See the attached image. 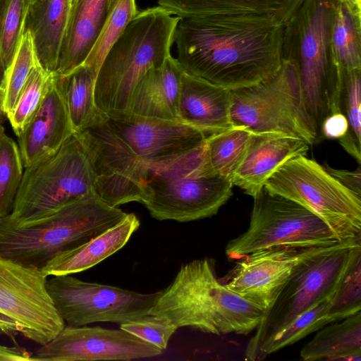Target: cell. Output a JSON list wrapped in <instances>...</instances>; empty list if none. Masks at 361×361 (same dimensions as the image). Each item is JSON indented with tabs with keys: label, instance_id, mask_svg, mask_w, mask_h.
<instances>
[{
	"label": "cell",
	"instance_id": "obj_1",
	"mask_svg": "<svg viewBox=\"0 0 361 361\" xmlns=\"http://www.w3.org/2000/svg\"><path fill=\"white\" fill-rule=\"evenodd\" d=\"M283 25L252 16L182 18L176 59L186 73L230 90L252 86L281 67Z\"/></svg>",
	"mask_w": 361,
	"mask_h": 361
},
{
	"label": "cell",
	"instance_id": "obj_2",
	"mask_svg": "<svg viewBox=\"0 0 361 361\" xmlns=\"http://www.w3.org/2000/svg\"><path fill=\"white\" fill-rule=\"evenodd\" d=\"M338 0H303L283 25L281 56L295 67L307 111L320 137L326 116L342 112V71L331 44Z\"/></svg>",
	"mask_w": 361,
	"mask_h": 361
},
{
	"label": "cell",
	"instance_id": "obj_3",
	"mask_svg": "<svg viewBox=\"0 0 361 361\" xmlns=\"http://www.w3.org/2000/svg\"><path fill=\"white\" fill-rule=\"evenodd\" d=\"M264 313L221 283L214 260L204 258L181 266L150 314L167 317L177 329L188 326L221 335L247 334L256 329Z\"/></svg>",
	"mask_w": 361,
	"mask_h": 361
},
{
	"label": "cell",
	"instance_id": "obj_4",
	"mask_svg": "<svg viewBox=\"0 0 361 361\" xmlns=\"http://www.w3.org/2000/svg\"><path fill=\"white\" fill-rule=\"evenodd\" d=\"M127 214L93 191L35 221L13 222L2 217L0 257L41 269L57 255L92 239Z\"/></svg>",
	"mask_w": 361,
	"mask_h": 361
},
{
	"label": "cell",
	"instance_id": "obj_5",
	"mask_svg": "<svg viewBox=\"0 0 361 361\" xmlns=\"http://www.w3.org/2000/svg\"><path fill=\"white\" fill-rule=\"evenodd\" d=\"M180 19L159 6L138 11L109 49L97 73L94 102L102 114L112 117L127 112L140 79L171 55Z\"/></svg>",
	"mask_w": 361,
	"mask_h": 361
},
{
	"label": "cell",
	"instance_id": "obj_6",
	"mask_svg": "<svg viewBox=\"0 0 361 361\" xmlns=\"http://www.w3.org/2000/svg\"><path fill=\"white\" fill-rule=\"evenodd\" d=\"M145 163L142 204L157 220L187 222L210 217L233 195V183L212 170L205 142L178 157Z\"/></svg>",
	"mask_w": 361,
	"mask_h": 361
},
{
	"label": "cell",
	"instance_id": "obj_7",
	"mask_svg": "<svg viewBox=\"0 0 361 361\" xmlns=\"http://www.w3.org/2000/svg\"><path fill=\"white\" fill-rule=\"evenodd\" d=\"M361 238L326 247L300 261L271 306L264 311L245 349L255 361L260 348L298 316L335 293Z\"/></svg>",
	"mask_w": 361,
	"mask_h": 361
},
{
	"label": "cell",
	"instance_id": "obj_8",
	"mask_svg": "<svg viewBox=\"0 0 361 361\" xmlns=\"http://www.w3.org/2000/svg\"><path fill=\"white\" fill-rule=\"evenodd\" d=\"M94 183L90 158L73 133L56 152L24 169L13 209L4 218L39 219L93 192Z\"/></svg>",
	"mask_w": 361,
	"mask_h": 361
},
{
	"label": "cell",
	"instance_id": "obj_9",
	"mask_svg": "<svg viewBox=\"0 0 361 361\" xmlns=\"http://www.w3.org/2000/svg\"><path fill=\"white\" fill-rule=\"evenodd\" d=\"M264 188L319 216L341 241L361 238V195L343 185L323 166L306 155L282 164Z\"/></svg>",
	"mask_w": 361,
	"mask_h": 361
},
{
	"label": "cell",
	"instance_id": "obj_10",
	"mask_svg": "<svg viewBox=\"0 0 361 361\" xmlns=\"http://www.w3.org/2000/svg\"><path fill=\"white\" fill-rule=\"evenodd\" d=\"M233 126L255 132L288 134L310 145L319 139L307 111L295 66L282 60L279 69L259 83L231 90Z\"/></svg>",
	"mask_w": 361,
	"mask_h": 361
},
{
	"label": "cell",
	"instance_id": "obj_11",
	"mask_svg": "<svg viewBox=\"0 0 361 361\" xmlns=\"http://www.w3.org/2000/svg\"><path fill=\"white\" fill-rule=\"evenodd\" d=\"M253 199L247 229L226 246L231 259L272 246L326 247L344 242L322 218L296 202L264 188Z\"/></svg>",
	"mask_w": 361,
	"mask_h": 361
},
{
	"label": "cell",
	"instance_id": "obj_12",
	"mask_svg": "<svg viewBox=\"0 0 361 361\" xmlns=\"http://www.w3.org/2000/svg\"><path fill=\"white\" fill-rule=\"evenodd\" d=\"M46 288L66 326L95 322L123 324L150 314L162 290L140 293L118 287L90 283L71 274L52 276Z\"/></svg>",
	"mask_w": 361,
	"mask_h": 361
},
{
	"label": "cell",
	"instance_id": "obj_13",
	"mask_svg": "<svg viewBox=\"0 0 361 361\" xmlns=\"http://www.w3.org/2000/svg\"><path fill=\"white\" fill-rule=\"evenodd\" d=\"M75 134L90 158L94 193L112 207L142 203L146 163L110 128L106 116Z\"/></svg>",
	"mask_w": 361,
	"mask_h": 361
},
{
	"label": "cell",
	"instance_id": "obj_14",
	"mask_svg": "<svg viewBox=\"0 0 361 361\" xmlns=\"http://www.w3.org/2000/svg\"><path fill=\"white\" fill-rule=\"evenodd\" d=\"M41 269L0 257V312L12 319L20 333L40 345L65 326L47 288Z\"/></svg>",
	"mask_w": 361,
	"mask_h": 361
},
{
	"label": "cell",
	"instance_id": "obj_15",
	"mask_svg": "<svg viewBox=\"0 0 361 361\" xmlns=\"http://www.w3.org/2000/svg\"><path fill=\"white\" fill-rule=\"evenodd\" d=\"M163 350L123 329L64 328L32 354V361L131 360L162 354Z\"/></svg>",
	"mask_w": 361,
	"mask_h": 361
},
{
	"label": "cell",
	"instance_id": "obj_16",
	"mask_svg": "<svg viewBox=\"0 0 361 361\" xmlns=\"http://www.w3.org/2000/svg\"><path fill=\"white\" fill-rule=\"evenodd\" d=\"M326 247L279 245L256 251L240 259L232 278L225 285L266 311L274 303L293 268Z\"/></svg>",
	"mask_w": 361,
	"mask_h": 361
},
{
	"label": "cell",
	"instance_id": "obj_17",
	"mask_svg": "<svg viewBox=\"0 0 361 361\" xmlns=\"http://www.w3.org/2000/svg\"><path fill=\"white\" fill-rule=\"evenodd\" d=\"M110 128L144 161L178 157L204 143L202 130L180 121L145 118L128 113L106 116Z\"/></svg>",
	"mask_w": 361,
	"mask_h": 361
},
{
	"label": "cell",
	"instance_id": "obj_18",
	"mask_svg": "<svg viewBox=\"0 0 361 361\" xmlns=\"http://www.w3.org/2000/svg\"><path fill=\"white\" fill-rule=\"evenodd\" d=\"M73 133L59 76L53 73L42 102L17 136L24 169L56 152Z\"/></svg>",
	"mask_w": 361,
	"mask_h": 361
},
{
	"label": "cell",
	"instance_id": "obj_19",
	"mask_svg": "<svg viewBox=\"0 0 361 361\" xmlns=\"http://www.w3.org/2000/svg\"><path fill=\"white\" fill-rule=\"evenodd\" d=\"M310 145L288 134L253 131L245 154L231 182L252 197L282 164L306 155Z\"/></svg>",
	"mask_w": 361,
	"mask_h": 361
},
{
	"label": "cell",
	"instance_id": "obj_20",
	"mask_svg": "<svg viewBox=\"0 0 361 361\" xmlns=\"http://www.w3.org/2000/svg\"><path fill=\"white\" fill-rule=\"evenodd\" d=\"M231 108L230 90L183 73L178 100L180 121L210 135L233 126Z\"/></svg>",
	"mask_w": 361,
	"mask_h": 361
},
{
	"label": "cell",
	"instance_id": "obj_21",
	"mask_svg": "<svg viewBox=\"0 0 361 361\" xmlns=\"http://www.w3.org/2000/svg\"><path fill=\"white\" fill-rule=\"evenodd\" d=\"M184 72L177 59L171 55L161 66L151 68L135 86L126 113L179 121L178 100Z\"/></svg>",
	"mask_w": 361,
	"mask_h": 361
},
{
	"label": "cell",
	"instance_id": "obj_22",
	"mask_svg": "<svg viewBox=\"0 0 361 361\" xmlns=\"http://www.w3.org/2000/svg\"><path fill=\"white\" fill-rule=\"evenodd\" d=\"M139 226L136 215L128 214L121 221L92 239L57 255L41 270L46 276L85 271L121 250Z\"/></svg>",
	"mask_w": 361,
	"mask_h": 361
},
{
	"label": "cell",
	"instance_id": "obj_23",
	"mask_svg": "<svg viewBox=\"0 0 361 361\" xmlns=\"http://www.w3.org/2000/svg\"><path fill=\"white\" fill-rule=\"evenodd\" d=\"M109 0H70L68 25L56 73L64 75L82 65L101 29Z\"/></svg>",
	"mask_w": 361,
	"mask_h": 361
},
{
	"label": "cell",
	"instance_id": "obj_24",
	"mask_svg": "<svg viewBox=\"0 0 361 361\" xmlns=\"http://www.w3.org/2000/svg\"><path fill=\"white\" fill-rule=\"evenodd\" d=\"M303 0H157L158 5L182 18L207 16H252L285 24Z\"/></svg>",
	"mask_w": 361,
	"mask_h": 361
},
{
	"label": "cell",
	"instance_id": "obj_25",
	"mask_svg": "<svg viewBox=\"0 0 361 361\" xmlns=\"http://www.w3.org/2000/svg\"><path fill=\"white\" fill-rule=\"evenodd\" d=\"M70 0H31L25 31L32 35L39 64L49 73L57 68L69 17Z\"/></svg>",
	"mask_w": 361,
	"mask_h": 361
},
{
	"label": "cell",
	"instance_id": "obj_26",
	"mask_svg": "<svg viewBox=\"0 0 361 361\" xmlns=\"http://www.w3.org/2000/svg\"><path fill=\"white\" fill-rule=\"evenodd\" d=\"M322 327L301 350L305 361L361 360V311Z\"/></svg>",
	"mask_w": 361,
	"mask_h": 361
},
{
	"label": "cell",
	"instance_id": "obj_27",
	"mask_svg": "<svg viewBox=\"0 0 361 361\" xmlns=\"http://www.w3.org/2000/svg\"><path fill=\"white\" fill-rule=\"evenodd\" d=\"M58 76L74 133L90 127L105 116L94 102L97 75L90 68L82 64L69 73Z\"/></svg>",
	"mask_w": 361,
	"mask_h": 361
},
{
	"label": "cell",
	"instance_id": "obj_28",
	"mask_svg": "<svg viewBox=\"0 0 361 361\" xmlns=\"http://www.w3.org/2000/svg\"><path fill=\"white\" fill-rule=\"evenodd\" d=\"M331 37L338 68L360 69L361 4L353 0H338Z\"/></svg>",
	"mask_w": 361,
	"mask_h": 361
},
{
	"label": "cell",
	"instance_id": "obj_29",
	"mask_svg": "<svg viewBox=\"0 0 361 361\" xmlns=\"http://www.w3.org/2000/svg\"><path fill=\"white\" fill-rule=\"evenodd\" d=\"M252 133L245 126H233L207 137V157L215 173L231 181L245 154Z\"/></svg>",
	"mask_w": 361,
	"mask_h": 361
},
{
	"label": "cell",
	"instance_id": "obj_30",
	"mask_svg": "<svg viewBox=\"0 0 361 361\" xmlns=\"http://www.w3.org/2000/svg\"><path fill=\"white\" fill-rule=\"evenodd\" d=\"M137 13L136 0H109L104 23L82 64L97 75L106 54Z\"/></svg>",
	"mask_w": 361,
	"mask_h": 361
},
{
	"label": "cell",
	"instance_id": "obj_31",
	"mask_svg": "<svg viewBox=\"0 0 361 361\" xmlns=\"http://www.w3.org/2000/svg\"><path fill=\"white\" fill-rule=\"evenodd\" d=\"M341 111L348 123L347 133L338 142L360 164L361 161V68L341 69Z\"/></svg>",
	"mask_w": 361,
	"mask_h": 361
},
{
	"label": "cell",
	"instance_id": "obj_32",
	"mask_svg": "<svg viewBox=\"0 0 361 361\" xmlns=\"http://www.w3.org/2000/svg\"><path fill=\"white\" fill-rule=\"evenodd\" d=\"M332 296L302 313L276 333L260 348L255 361L262 360L269 355L298 341L310 334L331 323L326 314Z\"/></svg>",
	"mask_w": 361,
	"mask_h": 361
},
{
	"label": "cell",
	"instance_id": "obj_33",
	"mask_svg": "<svg viewBox=\"0 0 361 361\" xmlns=\"http://www.w3.org/2000/svg\"><path fill=\"white\" fill-rule=\"evenodd\" d=\"M361 311V245L353 253L347 269L329 304L327 317L337 322Z\"/></svg>",
	"mask_w": 361,
	"mask_h": 361
},
{
	"label": "cell",
	"instance_id": "obj_34",
	"mask_svg": "<svg viewBox=\"0 0 361 361\" xmlns=\"http://www.w3.org/2000/svg\"><path fill=\"white\" fill-rule=\"evenodd\" d=\"M23 172L18 145L4 132L0 135V218L11 214Z\"/></svg>",
	"mask_w": 361,
	"mask_h": 361
},
{
	"label": "cell",
	"instance_id": "obj_35",
	"mask_svg": "<svg viewBox=\"0 0 361 361\" xmlns=\"http://www.w3.org/2000/svg\"><path fill=\"white\" fill-rule=\"evenodd\" d=\"M37 62L31 70L16 104L8 116L18 136L32 118L47 92L51 75Z\"/></svg>",
	"mask_w": 361,
	"mask_h": 361
},
{
	"label": "cell",
	"instance_id": "obj_36",
	"mask_svg": "<svg viewBox=\"0 0 361 361\" xmlns=\"http://www.w3.org/2000/svg\"><path fill=\"white\" fill-rule=\"evenodd\" d=\"M37 62L32 35L26 30L6 73L3 89L7 116L13 109L31 70Z\"/></svg>",
	"mask_w": 361,
	"mask_h": 361
},
{
	"label": "cell",
	"instance_id": "obj_37",
	"mask_svg": "<svg viewBox=\"0 0 361 361\" xmlns=\"http://www.w3.org/2000/svg\"><path fill=\"white\" fill-rule=\"evenodd\" d=\"M31 0H6L0 19V50L11 65L23 36Z\"/></svg>",
	"mask_w": 361,
	"mask_h": 361
},
{
	"label": "cell",
	"instance_id": "obj_38",
	"mask_svg": "<svg viewBox=\"0 0 361 361\" xmlns=\"http://www.w3.org/2000/svg\"><path fill=\"white\" fill-rule=\"evenodd\" d=\"M120 329L164 350L171 336L178 329L164 316L148 314L133 321L121 324Z\"/></svg>",
	"mask_w": 361,
	"mask_h": 361
},
{
	"label": "cell",
	"instance_id": "obj_39",
	"mask_svg": "<svg viewBox=\"0 0 361 361\" xmlns=\"http://www.w3.org/2000/svg\"><path fill=\"white\" fill-rule=\"evenodd\" d=\"M348 130V120L343 112H334L325 117L320 128V137L340 140Z\"/></svg>",
	"mask_w": 361,
	"mask_h": 361
},
{
	"label": "cell",
	"instance_id": "obj_40",
	"mask_svg": "<svg viewBox=\"0 0 361 361\" xmlns=\"http://www.w3.org/2000/svg\"><path fill=\"white\" fill-rule=\"evenodd\" d=\"M326 170L343 185L361 195V171L360 166L354 171L336 169L329 165L324 166Z\"/></svg>",
	"mask_w": 361,
	"mask_h": 361
},
{
	"label": "cell",
	"instance_id": "obj_41",
	"mask_svg": "<svg viewBox=\"0 0 361 361\" xmlns=\"http://www.w3.org/2000/svg\"><path fill=\"white\" fill-rule=\"evenodd\" d=\"M32 353L18 346L0 344V361H32Z\"/></svg>",
	"mask_w": 361,
	"mask_h": 361
},
{
	"label": "cell",
	"instance_id": "obj_42",
	"mask_svg": "<svg viewBox=\"0 0 361 361\" xmlns=\"http://www.w3.org/2000/svg\"><path fill=\"white\" fill-rule=\"evenodd\" d=\"M0 331L12 337L20 333L18 325L1 312H0Z\"/></svg>",
	"mask_w": 361,
	"mask_h": 361
},
{
	"label": "cell",
	"instance_id": "obj_43",
	"mask_svg": "<svg viewBox=\"0 0 361 361\" xmlns=\"http://www.w3.org/2000/svg\"><path fill=\"white\" fill-rule=\"evenodd\" d=\"M8 120V116L4 108V91L0 88V125H3Z\"/></svg>",
	"mask_w": 361,
	"mask_h": 361
},
{
	"label": "cell",
	"instance_id": "obj_44",
	"mask_svg": "<svg viewBox=\"0 0 361 361\" xmlns=\"http://www.w3.org/2000/svg\"><path fill=\"white\" fill-rule=\"evenodd\" d=\"M6 71L7 67L5 64L0 50V88H3L4 87Z\"/></svg>",
	"mask_w": 361,
	"mask_h": 361
},
{
	"label": "cell",
	"instance_id": "obj_45",
	"mask_svg": "<svg viewBox=\"0 0 361 361\" xmlns=\"http://www.w3.org/2000/svg\"><path fill=\"white\" fill-rule=\"evenodd\" d=\"M6 1V0H0V19L5 6Z\"/></svg>",
	"mask_w": 361,
	"mask_h": 361
},
{
	"label": "cell",
	"instance_id": "obj_46",
	"mask_svg": "<svg viewBox=\"0 0 361 361\" xmlns=\"http://www.w3.org/2000/svg\"><path fill=\"white\" fill-rule=\"evenodd\" d=\"M4 132H5V129H4V127L3 125H0V135L1 133H3Z\"/></svg>",
	"mask_w": 361,
	"mask_h": 361
},
{
	"label": "cell",
	"instance_id": "obj_47",
	"mask_svg": "<svg viewBox=\"0 0 361 361\" xmlns=\"http://www.w3.org/2000/svg\"><path fill=\"white\" fill-rule=\"evenodd\" d=\"M359 4H361V0H353Z\"/></svg>",
	"mask_w": 361,
	"mask_h": 361
}]
</instances>
